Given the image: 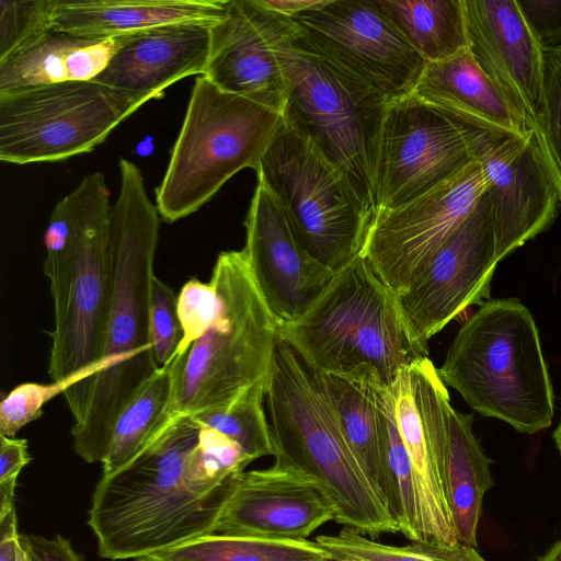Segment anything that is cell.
I'll return each mask as SVG.
<instances>
[{
	"label": "cell",
	"mask_w": 561,
	"mask_h": 561,
	"mask_svg": "<svg viewBox=\"0 0 561 561\" xmlns=\"http://www.w3.org/2000/svg\"><path fill=\"white\" fill-rule=\"evenodd\" d=\"M268 9L293 18L305 11L314 10L325 3V0H261Z\"/></svg>",
	"instance_id": "ee69618b"
},
{
	"label": "cell",
	"mask_w": 561,
	"mask_h": 561,
	"mask_svg": "<svg viewBox=\"0 0 561 561\" xmlns=\"http://www.w3.org/2000/svg\"><path fill=\"white\" fill-rule=\"evenodd\" d=\"M486 191L465 221L446 239L417 279L397 301L423 345L471 305L490 299L497 265Z\"/></svg>",
	"instance_id": "9a60e30c"
},
{
	"label": "cell",
	"mask_w": 561,
	"mask_h": 561,
	"mask_svg": "<svg viewBox=\"0 0 561 561\" xmlns=\"http://www.w3.org/2000/svg\"><path fill=\"white\" fill-rule=\"evenodd\" d=\"M178 359L174 355L131 397L113 426L102 476L128 465L149 444L173 393Z\"/></svg>",
	"instance_id": "f1b7e54d"
},
{
	"label": "cell",
	"mask_w": 561,
	"mask_h": 561,
	"mask_svg": "<svg viewBox=\"0 0 561 561\" xmlns=\"http://www.w3.org/2000/svg\"><path fill=\"white\" fill-rule=\"evenodd\" d=\"M283 122V114L197 76L154 191L160 217L167 222L187 217L239 171L255 170Z\"/></svg>",
	"instance_id": "ba28073f"
},
{
	"label": "cell",
	"mask_w": 561,
	"mask_h": 561,
	"mask_svg": "<svg viewBox=\"0 0 561 561\" xmlns=\"http://www.w3.org/2000/svg\"><path fill=\"white\" fill-rule=\"evenodd\" d=\"M383 439L390 499L388 513L410 541H423L416 484L411 460L398 428L391 386L371 380Z\"/></svg>",
	"instance_id": "4dcf8cb0"
},
{
	"label": "cell",
	"mask_w": 561,
	"mask_h": 561,
	"mask_svg": "<svg viewBox=\"0 0 561 561\" xmlns=\"http://www.w3.org/2000/svg\"><path fill=\"white\" fill-rule=\"evenodd\" d=\"M329 554L313 540L207 534L138 561H319Z\"/></svg>",
	"instance_id": "f546056e"
},
{
	"label": "cell",
	"mask_w": 561,
	"mask_h": 561,
	"mask_svg": "<svg viewBox=\"0 0 561 561\" xmlns=\"http://www.w3.org/2000/svg\"><path fill=\"white\" fill-rule=\"evenodd\" d=\"M31 459L26 439L0 435V481L19 477Z\"/></svg>",
	"instance_id": "b9f144b4"
},
{
	"label": "cell",
	"mask_w": 561,
	"mask_h": 561,
	"mask_svg": "<svg viewBox=\"0 0 561 561\" xmlns=\"http://www.w3.org/2000/svg\"><path fill=\"white\" fill-rule=\"evenodd\" d=\"M319 561H345V560L335 559V558H332V557L329 556V557H327V558H324L322 560H319Z\"/></svg>",
	"instance_id": "681fc988"
},
{
	"label": "cell",
	"mask_w": 561,
	"mask_h": 561,
	"mask_svg": "<svg viewBox=\"0 0 561 561\" xmlns=\"http://www.w3.org/2000/svg\"><path fill=\"white\" fill-rule=\"evenodd\" d=\"M472 423L471 414L450 409L446 489L458 541L477 548L483 497L494 482L491 460L473 434Z\"/></svg>",
	"instance_id": "4316f807"
},
{
	"label": "cell",
	"mask_w": 561,
	"mask_h": 561,
	"mask_svg": "<svg viewBox=\"0 0 561 561\" xmlns=\"http://www.w3.org/2000/svg\"><path fill=\"white\" fill-rule=\"evenodd\" d=\"M199 432L188 416L180 417L124 468L102 476L88 519L100 557L138 560L215 533L238 478L209 495L188 491L183 472Z\"/></svg>",
	"instance_id": "7a4b0ae2"
},
{
	"label": "cell",
	"mask_w": 561,
	"mask_h": 561,
	"mask_svg": "<svg viewBox=\"0 0 561 561\" xmlns=\"http://www.w3.org/2000/svg\"><path fill=\"white\" fill-rule=\"evenodd\" d=\"M267 378L242 390L224 407L187 415L201 428H213L232 440L252 461L275 454L263 409Z\"/></svg>",
	"instance_id": "1f68e13d"
},
{
	"label": "cell",
	"mask_w": 561,
	"mask_h": 561,
	"mask_svg": "<svg viewBox=\"0 0 561 561\" xmlns=\"http://www.w3.org/2000/svg\"><path fill=\"white\" fill-rule=\"evenodd\" d=\"M479 160L486 176L500 262L552 225L559 197L533 129L502 137Z\"/></svg>",
	"instance_id": "d6986e66"
},
{
	"label": "cell",
	"mask_w": 561,
	"mask_h": 561,
	"mask_svg": "<svg viewBox=\"0 0 561 561\" xmlns=\"http://www.w3.org/2000/svg\"><path fill=\"white\" fill-rule=\"evenodd\" d=\"M106 368L107 363L101 360L62 380L50 383L25 382L13 388L0 404V435L15 437L22 427L43 415V408L48 401L68 389L79 387Z\"/></svg>",
	"instance_id": "e575fe53"
},
{
	"label": "cell",
	"mask_w": 561,
	"mask_h": 561,
	"mask_svg": "<svg viewBox=\"0 0 561 561\" xmlns=\"http://www.w3.org/2000/svg\"><path fill=\"white\" fill-rule=\"evenodd\" d=\"M397 30L427 62L469 49L463 0H376Z\"/></svg>",
	"instance_id": "83f0119b"
},
{
	"label": "cell",
	"mask_w": 561,
	"mask_h": 561,
	"mask_svg": "<svg viewBox=\"0 0 561 561\" xmlns=\"http://www.w3.org/2000/svg\"><path fill=\"white\" fill-rule=\"evenodd\" d=\"M139 107L94 79L0 93V160L56 162L90 152Z\"/></svg>",
	"instance_id": "8fae6325"
},
{
	"label": "cell",
	"mask_w": 561,
	"mask_h": 561,
	"mask_svg": "<svg viewBox=\"0 0 561 561\" xmlns=\"http://www.w3.org/2000/svg\"><path fill=\"white\" fill-rule=\"evenodd\" d=\"M18 561H32L25 549L20 545L19 547V560Z\"/></svg>",
	"instance_id": "c3c4849f"
},
{
	"label": "cell",
	"mask_w": 561,
	"mask_h": 561,
	"mask_svg": "<svg viewBox=\"0 0 561 561\" xmlns=\"http://www.w3.org/2000/svg\"><path fill=\"white\" fill-rule=\"evenodd\" d=\"M15 508L0 518V561L19 560V540Z\"/></svg>",
	"instance_id": "7bdbcfd3"
},
{
	"label": "cell",
	"mask_w": 561,
	"mask_h": 561,
	"mask_svg": "<svg viewBox=\"0 0 561 561\" xmlns=\"http://www.w3.org/2000/svg\"><path fill=\"white\" fill-rule=\"evenodd\" d=\"M469 51L526 118L543 125V48L516 0H463Z\"/></svg>",
	"instance_id": "ffe728a7"
},
{
	"label": "cell",
	"mask_w": 561,
	"mask_h": 561,
	"mask_svg": "<svg viewBox=\"0 0 561 561\" xmlns=\"http://www.w3.org/2000/svg\"><path fill=\"white\" fill-rule=\"evenodd\" d=\"M244 228L242 251L278 327L299 320L334 273L302 248L280 204L261 180H257Z\"/></svg>",
	"instance_id": "ac0fdd59"
},
{
	"label": "cell",
	"mask_w": 561,
	"mask_h": 561,
	"mask_svg": "<svg viewBox=\"0 0 561 561\" xmlns=\"http://www.w3.org/2000/svg\"><path fill=\"white\" fill-rule=\"evenodd\" d=\"M221 308L215 286L191 278L178 295V312L183 330L182 341L175 354L183 355L214 323Z\"/></svg>",
	"instance_id": "f35d334b"
},
{
	"label": "cell",
	"mask_w": 561,
	"mask_h": 561,
	"mask_svg": "<svg viewBox=\"0 0 561 561\" xmlns=\"http://www.w3.org/2000/svg\"><path fill=\"white\" fill-rule=\"evenodd\" d=\"M279 58L287 87L285 122L342 171L374 220L379 137L389 102L310 48L298 36V25Z\"/></svg>",
	"instance_id": "9c48e42d"
},
{
	"label": "cell",
	"mask_w": 561,
	"mask_h": 561,
	"mask_svg": "<svg viewBox=\"0 0 561 561\" xmlns=\"http://www.w3.org/2000/svg\"><path fill=\"white\" fill-rule=\"evenodd\" d=\"M425 103L503 136L530 128L523 114L481 69L469 49L427 62L413 92Z\"/></svg>",
	"instance_id": "603a6c76"
},
{
	"label": "cell",
	"mask_w": 561,
	"mask_h": 561,
	"mask_svg": "<svg viewBox=\"0 0 561 561\" xmlns=\"http://www.w3.org/2000/svg\"><path fill=\"white\" fill-rule=\"evenodd\" d=\"M229 0H58L53 26L94 39L116 38L179 23L213 25L227 13Z\"/></svg>",
	"instance_id": "cb8c5ba5"
},
{
	"label": "cell",
	"mask_w": 561,
	"mask_h": 561,
	"mask_svg": "<svg viewBox=\"0 0 561 561\" xmlns=\"http://www.w3.org/2000/svg\"><path fill=\"white\" fill-rule=\"evenodd\" d=\"M276 465L310 478L334 511V522L371 539L399 533L362 472L320 385L278 336L266 383Z\"/></svg>",
	"instance_id": "277c9868"
},
{
	"label": "cell",
	"mask_w": 561,
	"mask_h": 561,
	"mask_svg": "<svg viewBox=\"0 0 561 561\" xmlns=\"http://www.w3.org/2000/svg\"><path fill=\"white\" fill-rule=\"evenodd\" d=\"M18 477L0 481V518L14 510V490Z\"/></svg>",
	"instance_id": "f6af8a7d"
},
{
	"label": "cell",
	"mask_w": 561,
	"mask_h": 561,
	"mask_svg": "<svg viewBox=\"0 0 561 561\" xmlns=\"http://www.w3.org/2000/svg\"><path fill=\"white\" fill-rule=\"evenodd\" d=\"M110 213L105 176L93 172L57 203L45 230L44 273L54 301L53 381L102 360L111 297Z\"/></svg>",
	"instance_id": "3957f363"
},
{
	"label": "cell",
	"mask_w": 561,
	"mask_h": 561,
	"mask_svg": "<svg viewBox=\"0 0 561 561\" xmlns=\"http://www.w3.org/2000/svg\"><path fill=\"white\" fill-rule=\"evenodd\" d=\"M210 26L168 24L121 36L116 51L94 80L141 106L176 81L204 76Z\"/></svg>",
	"instance_id": "7402d4cb"
},
{
	"label": "cell",
	"mask_w": 561,
	"mask_h": 561,
	"mask_svg": "<svg viewBox=\"0 0 561 561\" xmlns=\"http://www.w3.org/2000/svg\"><path fill=\"white\" fill-rule=\"evenodd\" d=\"M527 24L546 48H561V0H516Z\"/></svg>",
	"instance_id": "ab89813d"
},
{
	"label": "cell",
	"mask_w": 561,
	"mask_h": 561,
	"mask_svg": "<svg viewBox=\"0 0 561 561\" xmlns=\"http://www.w3.org/2000/svg\"><path fill=\"white\" fill-rule=\"evenodd\" d=\"M336 417L341 432L362 472L388 512L390 486L380 419L371 380L310 370ZM378 378V377H377Z\"/></svg>",
	"instance_id": "484cf974"
},
{
	"label": "cell",
	"mask_w": 561,
	"mask_h": 561,
	"mask_svg": "<svg viewBox=\"0 0 561 561\" xmlns=\"http://www.w3.org/2000/svg\"><path fill=\"white\" fill-rule=\"evenodd\" d=\"M254 171L314 261L335 274L362 254L370 215L342 171L285 119Z\"/></svg>",
	"instance_id": "30bf717a"
},
{
	"label": "cell",
	"mask_w": 561,
	"mask_h": 561,
	"mask_svg": "<svg viewBox=\"0 0 561 561\" xmlns=\"http://www.w3.org/2000/svg\"><path fill=\"white\" fill-rule=\"evenodd\" d=\"M486 187L478 158L414 199L377 214L362 255L385 285L401 295L472 213Z\"/></svg>",
	"instance_id": "5bb4252c"
},
{
	"label": "cell",
	"mask_w": 561,
	"mask_h": 561,
	"mask_svg": "<svg viewBox=\"0 0 561 561\" xmlns=\"http://www.w3.org/2000/svg\"><path fill=\"white\" fill-rule=\"evenodd\" d=\"M19 540L32 561H82L70 541L60 535L46 538L20 534Z\"/></svg>",
	"instance_id": "60d3db41"
},
{
	"label": "cell",
	"mask_w": 561,
	"mask_h": 561,
	"mask_svg": "<svg viewBox=\"0 0 561 561\" xmlns=\"http://www.w3.org/2000/svg\"><path fill=\"white\" fill-rule=\"evenodd\" d=\"M118 170L108 219L111 297L102 355L107 368L64 393L75 420L73 449L89 463L102 462L119 412L159 369L149 305L160 215L140 169L121 158Z\"/></svg>",
	"instance_id": "6da1fadb"
},
{
	"label": "cell",
	"mask_w": 561,
	"mask_h": 561,
	"mask_svg": "<svg viewBox=\"0 0 561 561\" xmlns=\"http://www.w3.org/2000/svg\"><path fill=\"white\" fill-rule=\"evenodd\" d=\"M278 336L312 371L374 374L386 386L428 354L411 334L397 296L362 254L334 274L299 320L279 325Z\"/></svg>",
	"instance_id": "5b68a950"
},
{
	"label": "cell",
	"mask_w": 561,
	"mask_h": 561,
	"mask_svg": "<svg viewBox=\"0 0 561 561\" xmlns=\"http://www.w3.org/2000/svg\"><path fill=\"white\" fill-rule=\"evenodd\" d=\"M334 511L308 477L274 463L243 471L226 501L215 533L277 540H305Z\"/></svg>",
	"instance_id": "44dd1931"
},
{
	"label": "cell",
	"mask_w": 561,
	"mask_h": 561,
	"mask_svg": "<svg viewBox=\"0 0 561 561\" xmlns=\"http://www.w3.org/2000/svg\"><path fill=\"white\" fill-rule=\"evenodd\" d=\"M538 561H561V539L556 541Z\"/></svg>",
	"instance_id": "bcb514c9"
},
{
	"label": "cell",
	"mask_w": 561,
	"mask_h": 561,
	"mask_svg": "<svg viewBox=\"0 0 561 561\" xmlns=\"http://www.w3.org/2000/svg\"><path fill=\"white\" fill-rule=\"evenodd\" d=\"M251 461L224 434L202 427L198 443L185 462L183 480L192 493L209 495L233 482Z\"/></svg>",
	"instance_id": "836d02e7"
},
{
	"label": "cell",
	"mask_w": 561,
	"mask_h": 561,
	"mask_svg": "<svg viewBox=\"0 0 561 561\" xmlns=\"http://www.w3.org/2000/svg\"><path fill=\"white\" fill-rule=\"evenodd\" d=\"M543 73L546 113L535 135L561 206V48L543 49Z\"/></svg>",
	"instance_id": "d590c367"
},
{
	"label": "cell",
	"mask_w": 561,
	"mask_h": 561,
	"mask_svg": "<svg viewBox=\"0 0 561 561\" xmlns=\"http://www.w3.org/2000/svg\"><path fill=\"white\" fill-rule=\"evenodd\" d=\"M116 38L77 36L54 26L0 61V93L96 78L118 47Z\"/></svg>",
	"instance_id": "d4e9b609"
},
{
	"label": "cell",
	"mask_w": 561,
	"mask_h": 561,
	"mask_svg": "<svg viewBox=\"0 0 561 561\" xmlns=\"http://www.w3.org/2000/svg\"><path fill=\"white\" fill-rule=\"evenodd\" d=\"M296 31L293 18L261 0H229L224 19L210 26L204 77L226 92L283 114L287 87L279 53Z\"/></svg>",
	"instance_id": "e0dca14e"
},
{
	"label": "cell",
	"mask_w": 561,
	"mask_h": 561,
	"mask_svg": "<svg viewBox=\"0 0 561 561\" xmlns=\"http://www.w3.org/2000/svg\"><path fill=\"white\" fill-rule=\"evenodd\" d=\"M58 0H0V61L53 27Z\"/></svg>",
	"instance_id": "8d00e7d4"
},
{
	"label": "cell",
	"mask_w": 561,
	"mask_h": 561,
	"mask_svg": "<svg viewBox=\"0 0 561 561\" xmlns=\"http://www.w3.org/2000/svg\"><path fill=\"white\" fill-rule=\"evenodd\" d=\"M209 282L220 297V312L186 353L174 354L178 367L172 398L150 442L178 419L224 407L268 376L278 323L243 251L220 252Z\"/></svg>",
	"instance_id": "52a82bcc"
},
{
	"label": "cell",
	"mask_w": 561,
	"mask_h": 561,
	"mask_svg": "<svg viewBox=\"0 0 561 561\" xmlns=\"http://www.w3.org/2000/svg\"><path fill=\"white\" fill-rule=\"evenodd\" d=\"M391 389L398 428L414 473L423 541L454 545L458 539L446 489L453 407L446 385L426 356L405 367Z\"/></svg>",
	"instance_id": "2e32d148"
},
{
	"label": "cell",
	"mask_w": 561,
	"mask_h": 561,
	"mask_svg": "<svg viewBox=\"0 0 561 561\" xmlns=\"http://www.w3.org/2000/svg\"><path fill=\"white\" fill-rule=\"evenodd\" d=\"M437 369L474 411L519 433L535 434L552 422L553 390L538 329L516 298L480 305Z\"/></svg>",
	"instance_id": "8992f818"
},
{
	"label": "cell",
	"mask_w": 561,
	"mask_h": 561,
	"mask_svg": "<svg viewBox=\"0 0 561 561\" xmlns=\"http://www.w3.org/2000/svg\"><path fill=\"white\" fill-rule=\"evenodd\" d=\"M314 541L332 558L345 561H485L474 547L456 542L438 545L411 541L390 546L348 527L335 535H320Z\"/></svg>",
	"instance_id": "d6a6232c"
},
{
	"label": "cell",
	"mask_w": 561,
	"mask_h": 561,
	"mask_svg": "<svg viewBox=\"0 0 561 561\" xmlns=\"http://www.w3.org/2000/svg\"><path fill=\"white\" fill-rule=\"evenodd\" d=\"M149 324L153 355L160 368L174 356L183 330L178 312V295L156 275L150 293Z\"/></svg>",
	"instance_id": "74e56055"
},
{
	"label": "cell",
	"mask_w": 561,
	"mask_h": 561,
	"mask_svg": "<svg viewBox=\"0 0 561 561\" xmlns=\"http://www.w3.org/2000/svg\"><path fill=\"white\" fill-rule=\"evenodd\" d=\"M293 20L310 48L388 102L412 94L427 64L376 0H325Z\"/></svg>",
	"instance_id": "4fadbf2b"
},
{
	"label": "cell",
	"mask_w": 561,
	"mask_h": 561,
	"mask_svg": "<svg viewBox=\"0 0 561 561\" xmlns=\"http://www.w3.org/2000/svg\"><path fill=\"white\" fill-rule=\"evenodd\" d=\"M553 440L561 456V420L553 432Z\"/></svg>",
	"instance_id": "7dc6e473"
},
{
	"label": "cell",
	"mask_w": 561,
	"mask_h": 561,
	"mask_svg": "<svg viewBox=\"0 0 561 561\" xmlns=\"http://www.w3.org/2000/svg\"><path fill=\"white\" fill-rule=\"evenodd\" d=\"M502 137L436 108L413 93L389 102L378 146L376 215L430 191Z\"/></svg>",
	"instance_id": "7c38bea8"
}]
</instances>
